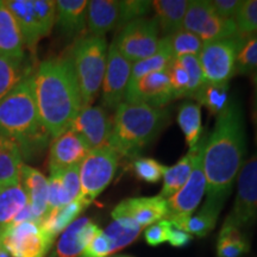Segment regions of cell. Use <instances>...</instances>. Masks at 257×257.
<instances>
[{
	"instance_id": "25",
	"label": "cell",
	"mask_w": 257,
	"mask_h": 257,
	"mask_svg": "<svg viewBox=\"0 0 257 257\" xmlns=\"http://www.w3.org/2000/svg\"><path fill=\"white\" fill-rule=\"evenodd\" d=\"M23 152L17 142L0 136V188L19 184Z\"/></svg>"
},
{
	"instance_id": "10",
	"label": "cell",
	"mask_w": 257,
	"mask_h": 257,
	"mask_svg": "<svg viewBox=\"0 0 257 257\" xmlns=\"http://www.w3.org/2000/svg\"><path fill=\"white\" fill-rule=\"evenodd\" d=\"M160 29L155 18H140L120 29L112 43L130 62L147 59L156 53Z\"/></svg>"
},
{
	"instance_id": "1",
	"label": "cell",
	"mask_w": 257,
	"mask_h": 257,
	"mask_svg": "<svg viewBox=\"0 0 257 257\" xmlns=\"http://www.w3.org/2000/svg\"><path fill=\"white\" fill-rule=\"evenodd\" d=\"M246 136L242 105L232 99L217 115L213 131L204 148L206 201L224 206L244 165Z\"/></svg>"
},
{
	"instance_id": "31",
	"label": "cell",
	"mask_w": 257,
	"mask_h": 257,
	"mask_svg": "<svg viewBox=\"0 0 257 257\" xmlns=\"http://www.w3.org/2000/svg\"><path fill=\"white\" fill-rule=\"evenodd\" d=\"M178 123L185 135V140L189 149H193L200 142L202 135L200 105L194 101H185L180 105L178 111Z\"/></svg>"
},
{
	"instance_id": "46",
	"label": "cell",
	"mask_w": 257,
	"mask_h": 257,
	"mask_svg": "<svg viewBox=\"0 0 257 257\" xmlns=\"http://www.w3.org/2000/svg\"><path fill=\"white\" fill-rule=\"evenodd\" d=\"M210 4L212 9L217 12V15H219L220 17L226 18V19H233L236 16L237 11H238L240 6H242L243 2L242 0H213Z\"/></svg>"
},
{
	"instance_id": "35",
	"label": "cell",
	"mask_w": 257,
	"mask_h": 257,
	"mask_svg": "<svg viewBox=\"0 0 257 257\" xmlns=\"http://www.w3.org/2000/svg\"><path fill=\"white\" fill-rule=\"evenodd\" d=\"M194 100L206 107L210 113L218 115L229 102V85H211L205 83L194 96Z\"/></svg>"
},
{
	"instance_id": "42",
	"label": "cell",
	"mask_w": 257,
	"mask_h": 257,
	"mask_svg": "<svg viewBox=\"0 0 257 257\" xmlns=\"http://www.w3.org/2000/svg\"><path fill=\"white\" fill-rule=\"evenodd\" d=\"M167 73H168L174 99L186 98L189 79L184 64L180 62L179 59H174L167 68Z\"/></svg>"
},
{
	"instance_id": "4",
	"label": "cell",
	"mask_w": 257,
	"mask_h": 257,
	"mask_svg": "<svg viewBox=\"0 0 257 257\" xmlns=\"http://www.w3.org/2000/svg\"><path fill=\"white\" fill-rule=\"evenodd\" d=\"M168 120L165 108L123 101L112 120L110 148L119 156L137 157L155 141Z\"/></svg>"
},
{
	"instance_id": "39",
	"label": "cell",
	"mask_w": 257,
	"mask_h": 257,
	"mask_svg": "<svg viewBox=\"0 0 257 257\" xmlns=\"http://www.w3.org/2000/svg\"><path fill=\"white\" fill-rule=\"evenodd\" d=\"M134 174L141 181L157 184L165 175L167 167L150 157H138L133 162Z\"/></svg>"
},
{
	"instance_id": "43",
	"label": "cell",
	"mask_w": 257,
	"mask_h": 257,
	"mask_svg": "<svg viewBox=\"0 0 257 257\" xmlns=\"http://www.w3.org/2000/svg\"><path fill=\"white\" fill-rule=\"evenodd\" d=\"M62 186L67 202L76 200L81 193V184H80V166L72 167L62 170Z\"/></svg>"
},
{
	"instance_id": "44",
	"label": "cell",
	"mask_w": 257,
	"mask_h": 257,
	"mask_svg": "<svg viewBox=\"0 0 257 257\" xmlns=\"http://www.w3.org/2000/svg\"><path fill=\"white\" fill-rule=\"evenodd\" d=\"M172 229L173 224L168 219L160 220L148 227L146 233H144V238H146V242L150 246L161 245V244L168 240L170 230Z\"/></svg>"
},
{
	"instance_id": "2",
	"label": "cell",
	"mask_w": 257,
	"mask_h": 257,
	"mask_svg": "<svg viewBox=\"0 0 257 257\" xmlns=\"http://www.w3.org/2000/svg\"><path fill=\"white\" fill-rule=\"evenodd\" d=\"M35 100L42 124L50 137L69 130L83 108L81 93L69 56L48 59L32 73Z\"/></svg>"
},
{
	"instance_id": "9",
	"label": "cell",
	"mask_w": 257,
	"mask_h": 257,
	"mask_svg": "<svg viewBox=\"0 0 257 257\" xmlns=\"http://www.w3.org/2000/svg\"><path fill=\"white\" fill-rule=\"evenodd\" d=\"M119 155L110 147L91 150L80 165V198L89 205L114 178Z\"/></svg>"
},
{
	"instance_id": "49",
	"label": "cell",
	"mask_w": 257,
	"mask_h": 257,
	"mask_svg": "<svg viewBox=\"0 0 257 257\" xmlns=\"http://www.w3.org/2000/svg\"><path fill=\"white\" fill-rule=\"evenodd\" d=\"M115 257H133V256H115Z\"/></svg>"
},
{
	"instance_id": "3",
	"label": "cell",
	"mask_w": 257,
	"mask_h": 257,
	"mask_svg": "<svg viewBox=\"0 0 257 257\" xmlns=\"http://www.w3.org/2000/svg\"><path fill=\"white\" fill-rule=\"evenodd\" d=\"M0 136L17 142L23 156L48 144L50 135L38 114L32 74L0 100Z\"/></svg>"
},
{
	"instance_id": "45",
	"label": "cell",
	"mask_w": 257,
	"mask_h": 257,
	"mask_svg": "<svg viewBox=\"0 0 257 257\" xmlns=\"http://www.w3.org/2000/svg\"><path fill=\"white\" fill-rule=\"evenodd\" d=\"M111 253L112 246L110 239L100 230L83 250L82 257H107Z\"/></svg>"
},
{
	"instance_id": "22",
	"label": "cell",
	"mask_w": 257,
	"mask_h": 257,
	"mask_svg": "<svg viewBox=\"0 0 257 257\" xmlns=\"http://www.w3.org/2000/svg\"><path fill=\"white\" fill-rule=\"evenodd\" d=\"M4 3L17 22L23 37L24 47L35 54L38 42L44 37V35L32 11L31 0H8Z\"/></svg>"
},
{
	"instance_id": "15",
	"label": "cell",
	"mask_w": 257,
	"mask_h": 257,
	"mask_svg": "<svg viewBox=\"0 0 257 257\" xmlns=\"http://www.w3.org/2000/svg\"><path fill=\"white\" fill-rule=\"evenodd\" d=\"M174 99L167 70L150 73L141 78L130 80L124 100L134 104H146L163 108Z\"/></svg>"
},
{
	"instance_id": "47",
	"label": "cell",
	"mask_w": 257,
	"mask_h": 257,
	"mask_svg": "<svg viewBox=\"0 0 257 257\" xmlns=\"http://www.w3.org/2000/svg\"><path fill=\"white\" fill-rule=\"evenodd\" d=\"M191 240H192L191 234L173 226V229L170 230L168 240H167V242H168L172 246H175V248H184V246L189 244Z\"/></svg>"
},
{
	"instance_id": "5",
	"label": "cell",
	"mask_w": 257,
	"mask_h": 257,
	"mask_svg": "<svg viewBox=\"0 0 257 257\" xmlns=\"http://www.w3.org/2000/svg\"><path fill=\"white\" fill-rule=\"evenodd\" d=\"M72 61L83 107L91 106L100 91L107 63V43L105 37L86 36L74 44Z\"/></svg>"
},
{
	"instance_id": "13",
	"label": "cell",
	"mask_w": 257,
	"mask_h": 257,
	"mask_svg": "<svg viewBox=\"0 0 257 257\" xmlns=\"http://www.w3.org/2000/svg\"><path fill=\"white\" fill-rule=\"evenodd\" d=\"M53 242L32 220L10 225L0 236V245L12 257H44Z\"/></svg>"
},
{
	"instance_id": "16",
	"label": "cell",
	"mask_w": 257,
	"mask_h": 257,
	"mask_svg": "<svg viewBox=\"0 0 257 257\" xmlns=\"http://www.w3.org/2000/svg\"><path fill=\"white\" fill-rule=\"evenodd\" d=\"M69 128L78 134L91 150L110 147L112 120L101 106L83 107Z\"/></svg>"
},
{
	"instance_id": "29",
	"label": "cell",
	"mask_w": 257,
	"mask_h": 257,
	"mask_svg": "<svg viewBox=\"0 0 257 257\" xmlns=\"http://www.w3.org/2000/svg\"><path fill=\"white\" fill-rule=\"evenodd\" d=\"M195 153H197V147L189 149L188 153L184 157H181L174 166L167 167L165 175H163L162 189L159 194L160 197L167 200L184 187L192 172Z\"/></svg>"
},
{
	"instance_id": "6",
	"label": "cell",
	"mask_w": 257,
	"mask_h": 257,
	"mask_svg": "<svg viewBox=\"0 0 257 257\" xmlns=\"http://www.w3.org/2000/svg\"><path fill=\"white\" fill-rule=\"evenodd\" d=\"M152 10V2L146 0H92L88 2L87 27L93 36L104 37L130 22L146 18Z\"/></svg>"
},
{
	"instance_id": "27",
	"label": "cell",
	"mask_w": 257,
	"mask_h": 257,
	"mask_svg": "<svg viewBox=\"0 0 257 257\" xmlns=\"http://www.w3.org/2000/svg\"><path fill=\"white\" fill-rule=\"evenodd\" d=\"M87 206H89L87 202L79 197L66 206L48 212L47 216L40 223V226L48 236L55 239L57 234L66 230L74 220H76V217Z\"/></svg>"
},
{
	"instance_id": "14",
	"label": "cell",
	"mask_w": 257,
	"mask_h": 257,
	"mask_svg": "<svg viewBox=\"0 0 257 257\" xmlns=\"http://www.w3.org/2000/svg\"><path fill=\"white\" fill-rule=\"evenodd\" d=\"M133 62L121 55L112 43L107 53V63L101 85V102L106 108L115 110L124 100L125 93L131 79Z\"/></svg>"
},
{
	"instance_id": "21",
	"label": "cell",
	"mask_w": 257,
	"mask_h": 257,
	"mask_svg": "<svg viewBox=\"0 0 257 257\" xmlns=\"http://www.w3.org/2000/svg\"><path fill=\"white\" fill-rule=\"evenodd\" d=\"M56 4L55 23L64 36L73 38L79 36L87 25L86 0H59Z\"/></svg>"
},
{
	"instance_id": "38",
	"label": "cell",
	"mask_w": 257,
	"mask_h": 257,
	"mask_svg": "<svg viewBox=\"0 0 257 257\" xmlns=\"http://www.w3.org/2000/svg\"><path fill=\"white\" fill-rule=\"evenodd\" d=\"M238 35L242 37L257 35V0L243 2L236 16L233 17Z\"/></svg>"
},
{
	"instance_id": "37",
	"label": "cell",
	"mask_w": 257,
	"mask_h": 257,
	"mask_svg": "<svg viewBox=\"0 0 257 257\" xmlns=\"http://www.w3.org/2000/svg\"><path fill=\"white\" fill-rule=\"evenodd\" d=\"M234 74L248 76L257 75V35L243 37L237 53Z\"/></svg>"
},
{
	"instance_id": "26",
	"label": "cell",
	"mask_w": 257,
	"mask_h": 257,
	"mask_svg": "<svg viewBox=\"0 0 257 257\" xmlns=\"http://www.w3.org/2000/svg\"><path fill=\"white\" fill-rule=\"evenodd\" d=\"M186 0H155L152 2V9L155 11V19L160 31L166 36L181 30L187 11Z\"/></svg>"
},
{
	"instance_id": "23",
	"label": "cell",
	"mask_w": 257,
	"mask_h": 257,
	"mask_svg": "<svg viewBox=\"0 0 257 257\" xmlns=\"http://www.w3.org/2000/svg\"><path fill=\"white\" fill-rule=\"evenodd\" d=\"M24 49L23 37L14 15L4 2H0V55L23 59Z\"/></svg>"
},
{
	"instance_id": "40",
	"label": "cell",
	"mask_w": 257,
	"mask_h": 257,
	"mask_svg": "<svg viewBox=\"0 0 257 257\" xmlns=\"http://www.w3.org/2000/svg\"><path fill=\"white\" fill-rule=\"evenodd\" d=\"M180 62L184 64V67L188 73V88L186 93V98L194 99L197 93L200 91L202 86L206 83L202 73L200 62H199L198 56H184L179 57Z\"/></svg>"
},
{
	"instance_id": "20",
	"label": "cell",
	"mask_w": 257,
	"mask_h": 257,
	"mask_svg": "<svg viewBox=\"0 0 257 257\" xmlns=\"http://www.w3.org/2000/svg\"><path fill=\"white\" fill-rule=\"evenodd\" d=\"M19 184L23 187L32 211L34 221L40 224L48 213V180L40 170L23 165L19 175Z\"/></svg>"
},
{
	"instance_id": "24",
	"label": "cell",
	"mask_w": 257,
	"mask_h": 257,
	"mask_svg": "<svg viewBox=\"0 0 257 257\" xmlns=\"http://www.w3.org/2000/svg\"><path fill=\"white\" fill-rule=\"evenodd\" d=\"M223 206L205 200L201 210L188 217L169 220L173 226L197 237H205L216 226L218 217Z\"/></svg>"
},
{
	"instance_id": "28",
	"label": "cell",
	"mask_w": 257,
	"mask_h": 257,
	"mask_svg": "<svg viewBox=\"0 0 257 257\" xmlns=\"http://www.w3.org/2000/svg\"><path fill=\"white\" fill-rule=\"evenodd\" d=\"M28 205V197L21 184L0 188V236Z\"/></svg>"
},
{
	"instance_id": "34",
	"label": "cell",
	"mask_w": 257,
	"mask_h": 257,
	"mask_svg": "<svg viewBox=\"0 0 257 257\" xmlns=\"http://www.w3.org/2000/svg\"><path fill=\"white\" fill-rule=\"evenodd\" d=\"M250 250L245 233L230 226H223L217 240L218 257H242Z\"/></svg>"
},
{
	"instance_id": "33",
	"label": "cell",
	"mask_w": 257,
	"mask_h": 257,
	"mask_svg": "<svg viewBox=\"0 0 257 257\" xmlns=\"http://www.w3.org/2000/svg\"><path fill=\"white\" fill-rule=\"evenodd\" d=\"M143 227L127 218H115L102 231L111 242L112 253L130 245L142 232Z\"/></svg>"
},
{
	"instance_id": "17",
	"label": "cell",
	"mask_w": 257,
	"mask_h": 257,
	"mask_svg": "<svg viewBox=\"0 0 257 257\" xmlns=\"http://www.w3.org/2000/svg\"><path fill=\"white\" fill-rule=\"evenodd\" d=\"M167 200L156 195L125 199L112 211V218H127L144 227L167 219Z\"/></svg>"
},
{
	"instance_id": "12",
	"label": "cell",
	"mask_w": 257,
	"mask_h": 257,
	"mask_svg": "<svg viewBox=\"0 0 257 257\" xmlns=\"http://www.w3.org/2000/svg\"><path fill=\"white\" fill-rule=\"evenodd\" d=\"M207 137L202 135L200 142L197 146L192 172L186 184L173 197L167 199V219L175 220L179 218L188 217L197 210L206 192V179H205L204 166V148Z\"/></svg>"
},
{
	"instance_id": "48",
	"label": "cell",
	"mask_w": 257,
	"mask_h": 257,
	"mask_svg": "<svg viewBox=\"0 0 257 257\" xmlns=\"http://www.w3.org/2000/svg\"><path fill=\"white\" fill-rule=\"evenodd\" d=\"M253 82V106H252V123L255 127V142L257 144V75L252 76Z\"/></svg>"
},
{
	"instance_id": "19",
	"label": "cell",
	"mask_w": 257,
	"mask_h": 257,
	"mask_svg": "<svg viewBox=\"0 0 257 257\" xmlns=\"http://www.w3.org/2000/svg\"><path fill=\"white\" fill-rule=\"evenodd\" d=\"M99 231L100 229L98 225L89 218L82 217L74 220L60 237L56 257H79L82 255L83 250Z\"/></svg>"
},
{
	"instance_id": "7",
	"label": "cell",
	"mask_w": 257,
	"mask_h": 257,
	"mask_svg": "<svg viewBox=\"0 0 257 257\" xmlns=\"http://www.w3.org/2000/svg\"><path fill=\"white\" fill-rule=\"evenodd\" d=\"M257 220V152L244 162L237 178V194L223 226L245 233Z\"/></svg>"
},
{
	"instance_id": "32",
	"label": "cell",
	"mask_w": 257,
	"mask_h": 257,
	"mask_svg": "<svg viewBox=\"0 0 257 257\" xmlns=\"http://www.w3.org/2000/svg\"><path fill=\"white\" fill-rule=\"evenodd\" d=\"M174 59L175 57L173 55L172 49H170L168 40H167V37H162L160 40L159 48L154 55L133 63L130 80L138 79L150 73L167 70L170 62Z\"/></svg>"
},
{
	"instance_id": "11",
	"label": "cell",
	"mask_w": 257,
	"mask_h": 257,
	"mask_svg": "<svg viewBox=\"0 0 257 257\" xmlns=\"http://www.w3.org/2000/svg\"><path fill=\"white\" fill-rule=\"evenodd\" d=\"M182 28L197 35L204 43L238 35L233 19H226L217 15L212 9L210 0L189 2Z\"/></svg>"
},
{
	"instance_id": "8",
	"label": "cell",
	"mask_w": 257,
	"mask_h": 257,
	"mask_svg": "<svg viewBox=\"0 0 257 257\" xmlns=\"http://www.w3.org/2000/svg\"><path fill=\"white\" fill-rule=\"evenodd\" d=\"M240 35L220 41L206 42L198 55L206 83L229 85L234 75L237 53L242 43Z\"/></svg>"
},
{
	"instance_id": "36",
	"label": "cell",
	"mask_w": 257,
	"mask_h": 257,
	"mask_svg": "<svg viewBox=\"0 0 257 257\" xmlns=\"http://www.w3.org/2000/svg\"><path fill=\"white\" fill-rule=\"evenodd\" d=\"M166 37L175 59L184 56H198L204 46V42L197 35L185 30L184 28Z\"/></svg>"
},
{
	"instance_id": "30",
	"label": "cell",
	"mask_w": 257,
	"mask_h": 257,
	"mask_svg": "<svg viewBox=\"0 0 257 257\" xmlns=\"http://www.w3.org/2000/svg\"><path fill=\"white\" fill-rule=\"evenodd\" d=\"M32 73V67L25 57L14 59L0 55V100Z\"/></svg>"
},
{
	"instance_id": "41",
	"label": "cell",
	"mask_w": 257,
	"mask_h": 257,
	"mask_svg": "<svg viewBox=\"0 0 257 257\" xmlns=\"http://www.w3.org/2000/svg\"><path fill=\"white\" fill-rule=\"evenodd\" d=\"M32 11L36 16L44 37L50 35L51 29L55 24L56 4L51 0H31Z\"/></svg>"
},
{
	"instance_id": "18",
	"label": "cell",
	"mask_w": 257,
	"mask_h": 257,
	"mask_svg": "<svg viewBox=\"0 0 257 257\" xmlns=\"http://www.w3.org/2000/svg\"><path fill=\"white\" fill-rule=\"evenodd\" d=\"M89 152L91 149L83 142L82 138L69 128L66 133L54 138L51 142L49 153L50 172L66 170L80 166Z\"/></svg>"
}]
</instances>
